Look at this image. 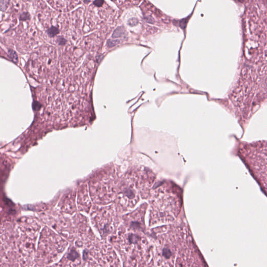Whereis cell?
<instances>
[{
    "instance_id": "6",
    "label": "cell",
    "mask_w": 267,
    "mask_h": 267,
    "mask_svg": "<svg viewBox=\"0 0 267 267\" xmlns=\"http://www.w3.org/2000/svg\"><path fill=\"white\" fill-rule=\"evenodd\" d=\"M58 32H59V31H58V29L57 28V27L53 26L50 28L47 31L48 35L51 37H53L55 36L57 34H58Z\"/></svg>"
},
{
    "instance_id": "10",
    "label": "cell",
    "mask_w": 267,
    "mask_h": 267,
    "mask_svg": "<svg viewBox=\"0 0 267 267\" xmlns=\"http://www.w3.org/2000/svg\"><path fill=\"white\" fill-rule=\"evenodd\" d=\"M57 41L58 42V44L60 45H64L66 43V40L63 38H58L57 40Z\"/></svg>"
},
{
    "instance_id": "4",
    "label": "cell",
    "mask_w": 267,
    "mask_h": 267,
    "mask_svg": "<svg viewBox=\"0 0 267 267\" xmlns=\"http://www.w3.org/2000/svg\"><path fill=\"white\" fill-rule=\"evenodd\" d=\"M88 267H121L120 260L111 246L100 242L89 252Z\"/></svg>"
},
{
    "instance_id": "1",
    "label": "cell",
    "mask_w": 267,
    "mask_h": 267,
    "mask_svg": "<svg viewBox=\"0 0 267 267\" xmlns=\"http://www.w3.org/2000/svg\"><path fill=\"white\" fill-rule=\"evenodd\" d=\"M114 246L124 260V267H147V242L137 234L119 232Z\"/></svg>"
},
{
    "instance_id": "8",
    "label": "cell",
    "mask_w": 267,
    "mask_h": 267,
    "mask_svg": "<svg viewBox=\"0 0 267 267\" xmlns=\"http://www.w3.org/2000/svg\"><path fill=\"white\" fill-rule=\"evenodd\" d=\"M9 57H11V58L14 61V62H17L18 56L16 52L13 50H10L9 51Z\"/></svg>"
},
{
    "instance_id": "11",
    "label": "cell",
    "mask_w": 267,
    "mask_h": 267,
    "mask_svg": "<svg viewBox=\"0 0 267 267\" xmlns=\"http://www.w3.org/2000/svg\"><path fill=\"white\" fill-rule=\"evenodd\" d=\"M103 2H104L102 1H96L94 2V4L95 6H100L102 5Z\"/></svg>"
},
{
    "instance_id": "5",
    "label": "cell",
    "mask_w": 267,
    "mask_h": 267,
    "mask_svg": "<svg viewBox=\"0 0 267 267\" xmlns=\"http://www.w3.org/2000/svg\"><path fill=\"white\" fill-rule=\"evenodd\" d=\"M0 267H20L13 232L0 237Z\"/></svg>"
},
{
    "instance_id": "3",
    "label": "cell",
    "mask_w": 267,
    "mask_h": 267,
    "mask_svg": "<svg viewBox=\"0 0 267 267\" xmlns=\"http://www.w3.org/2000/svg\"><path fill=\"white\" fill-rule=\"evenodd\" d=\"M39 228L36 224L23 223L18 225L15 232H13L20 267H30L34 263Z\"/></svg>"
},
{
    "instance_id": "2",
    "label": "cell",
    "mask_w": 267,
    "mask_h": 267,
    "mask_svg": "<svg viewBox=\"0 0 267 267\" xmlns=\"http://www.w3.org/2000/svg\"><path fill=\"white\" fill-rule=\"evenodd\" d=\"M67 244L64 239L44 228L41 232L34 262L41 267L55 261L63 253Z\"/></svg>"
},
{
    "instance_id": "7",
    "label": "cell",
    "mask_w": 267,
    "mask_h": 267,
    "mask_svg": "<svg viewBox=\"0 0 267 267\" xmlns=\"http://www.w3.org/2000/svg\"><path fill=\"white\" fill-rule=\"evenodd\" d=\"M9 1H0V11L4 12L6 10V9L9 6Z\"/></svg>"
},
{
    "instance_id": "9",
    "label": "cell",
    "mask_w": 267,
    "mask_h": 267,
    "mask_svg": "<svg viewBox=\"0 0 267 267\" xmlns=\"http://www.w3.org/2000/svg\"><path fill=\"white\" fill-rule=\"evenodd\" d=\"M30 18V15L28 13H23L20 15V19L22 20H26Z\"/></svg>"
}]
</instances>
